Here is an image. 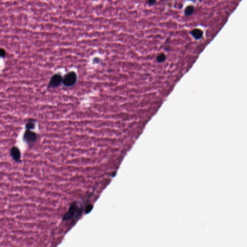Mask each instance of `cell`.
<instances>
[{"label":"cell","instance_id":"5","mask_svg":"<svg viewBox=\"0 0 247 247\" xmlns=\"http://www.w3.org/2000/svg\"><path fill=\"white\" fill-rule=\"evenodd\" d=\"M11 155L15 161L19 162L21 158L20 150L17 147H13L10 151Z\"/></svg>","mask_w":247,"mask_h":247},{"label":"cell","instance_id":"9","mask_svg":"<svg viewBox=\"0 0 247 247\" xmlns=\"http://www.w3.org/2000/svg\"><path fill=\"white\" fill-rule=\"evenodd\" d=\"M165 59H166V57H165V55H164L163 54H161V55H159V56L157 58V60L159 62L164 61H165Z\"/></svg>","mask_w":247,"mask_h":247},{"label":"cell","instance_id":"10","mask_svg":"<svg viewBox=\"0 0 247 247\" xmlns=\"http://www.w3.org/2000/svg\"><path fill=\"white\" fill-rule=\"evenodd\" d=\"M6 55V51L3 48H0V57H5Z\"/></svg>","mask_w":247,"mask_h":247},{"label":"cell","instance_id":"6","mask_svg":"<svg viewBox=\"0 0 247 247\" xmlns=\"http://www.w3.org/2000/svg\"><path fill=\"white\" fill-rule=\"evenodd\" d=\"M190 33H191V35L197 40L201 39L203 35L202 31L198 29H194L193 30L191 31Z\"/></svg>","mask_w":247,"mask_h":247},{"label":"cell","instance_id":"12","mask_svg":"<svg viewBox=\"0 0 247 247\" xmlns=\"http://www.w3.org/2000/svg\"><path fill=\"white\" fill-rule=\"evenodd\" d=\"M157 0H148V4L150 6H152L156 4Z\"/></svg>","mask_w":247,"mask_h":247},{"label":"cell","instance_id":"1","mask_svg":"<svg viewBox=\"0 0 247 247\" xmlns=\"http://www.w3.org/2000/svg\"><path fill=\"white\" fill-rule=\"evenodd\" d=\"M77 80V76L76 74L73 72H71L66 75L62 82L64 86L67 87H70L76 84Z\"/></svg>","mask_w":247,"mask_h":247},{"label":"cell","instance_id":"4","mask_svg":"<svg viewBox=\"0 0 247 247\" xmlns=\"http://www.w3.org/2000/svg\"><path fill=\"white\" fill-rule=\"evenodd\" d=\"M24 141L28 143L35 142L37 140V135L35 132L30 130H27L24 135Z\"/></svg>","mask_w":247,"mask_h":247},{"label":"cell","instance_id":"11","mask_svg":"<svg viewBox=\"0 0 247 247\" xmlns=\"http://www.w3.org/2000/svg\"><path fill=\"white\" fill-rule=\"evenodd\" d=\"M93 208V206L92 205H88L87 207L86 208V213H89V212L91 211Z\"/></svg>","mask_w":247,"mask_h":247},{"label":"cell","instance_id":"7","mask_svg":"<svg viewBox=\"0 0 247 247\" xmlns=\"http://www.w3.org/2000/svg\"><path fill=\"white\" fill-rule=\"evenodd\" d=\"M194 10V8L193 6H188L187 7L185 8V10H184V14L186 16H191V15L193 14Z\"/></svg>","mask_w":247,"mask_h":247},{"label":"cell","instance_id":"8","mask_svg":"<svg viewBox=\"0 0 247 247\" xmlns=\"http://www.w3.org/2000/svg\"><path fill=\"white\" fill-rule=\"evenodd\" d=\"M35 124L32 122H29L27 124L26 127L28 130H31L35 127Z\"/></svg>","mask_w":247,"mask_h":247},{"label":"cell","instance_id":"2","mask_svg":"<svg viewBox=\"0 0 247 247\" xmlns=\"http://www.w3.org/2000/svg\"><path fill=\"white\" fill-rule=\"evenodd\" d=\"M79 211L80 209L76 205L72 204L69 208L68 212L64 216L63 219L64 220H70L72 218L75 217L77 214L79 213Z\"/></svg>","mask_w":247,"mask_h":247},{"label":"cell","instance_id":"3","mask_svg":"<svg viewBox=\"0 0 247 247\" xmlns=\"http://www.w3.org/2000/svg\"><path fill=\"white\" fill-rule=\"evenodd\" d=\"M62 81L63 79L61 76L58 74H56L52 77L48 85V87L51 88L58 87V86L61 85Z\"/></svg>","mask_w":247,"mask_h":247}]
</instances>
